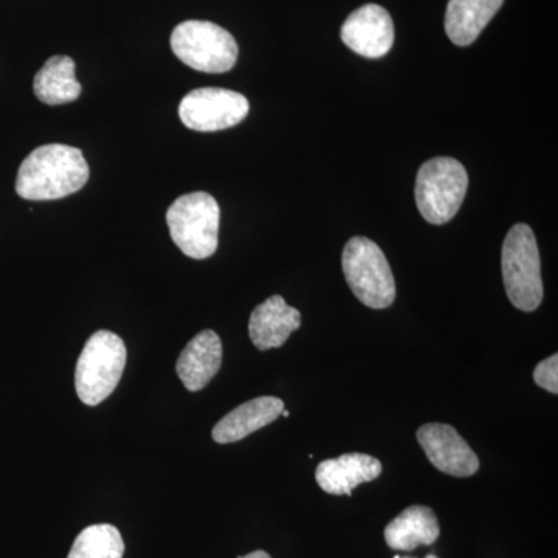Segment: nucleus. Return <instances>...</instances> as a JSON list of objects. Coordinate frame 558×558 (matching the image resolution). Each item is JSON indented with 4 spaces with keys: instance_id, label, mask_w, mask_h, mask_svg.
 I'll list each match as a JSON object with an SVG mask.
<instances>
[{
    "instance_id": "412c9836",
    "label": "nucleus",
    "mask_w": 558,
    "mask_h": 558,
    "mask_svg": "<svg viewBox=\"0 0 558 558\" xmlns=\"http://www.w3.org/2000/svg\"><path fill=\"white\" fill-rule=\"evenodd\" d=\"M281 416L289 417L290 416L289 411L282 410Z\"/></svg>"
},
{
    "instance_id": "dca6fc26",
    "label": "nucleus",
    "mask_w": 558,
    "mask_h": 558,
    "mask_svg": "<svg viewBox=\"0 0 558 558\" xmlns=\"http://www.w3.org/2000/svg\"><path fill=\"white\" fill-rule=\"evenodd\" d=\"M438 517L427 506H411L385 529V539L391 549L414 550L429 546L439 538Z\"/></svg>"
},
{
    "instance_id": "20e7f679",
    "label": "nucleus",
    "mask_w": 558,
    "mask_h": 558,
    "mask_svg": "<svg viewBox=\"0 0 558 558\" xmlns=\"http://www.w3.org/2000/svg\"><path fill=\"white\" fill-rule=\"evenodd\" d=\"M219 220L218 202L204 191L178 197L167 213L172 241L183 255L193 259L215 255L219 244Z\"/></svg>"
},
{
    "instance_id": "423d86ee",
    "label": "nucleus",
    "mask_w": 558,
    "mask_h": 558,
    "mask_svg": "<svg viewBox=\"0 0 558 558\" xmlns=\"http://www.w3.org/2000/svg\"><path fill=\"white\" fill-rule=\"evenodd\" d=\"M469 189V175L462 163L450 157H436L418 168L414 196L422 218L444 226L457 216Z\"/></svg>"
},
{
    "instance_id": "4468645a",
    "label": "nucleus",
    "mask_w": 558,
    "mask_h": 558,
    "mask_svg": "<svg viewBox=\"0 0 558 558\" xmlns=\"http://www.w3.org/2000/svg\"><path fill=\"white\" fill-rule=\"evenodd\" d=\"M282 410L284 402L274 396L248 400L220 418L213 428V439L218 444L238 442L277 421Z\"/></svg>"
},
{
    "instance_id": "f257e3e1",
    "label": "nucleus",
    "mask_w": 558,
    "mask_h": 558,
    "mask_svg": "<svg viewBox=\"0 0 558 558\" xmlns=\"http://www.w3.org/2000/svg\"><path fill=\"white\" fill-rule=\"evenodd\" d=\"M83 150L68 145H44L22 161L16 193L25 201H58L76 193L89 180Z\"/></svg>"
},
{
    "instance_id": "9b49d317",
    "label": "nucleus",
    "mask_w": 558,
    "mask_h": 558,
    "mask_svg": "<svg viewBox=\"0 0 558 558\" xmlns=\"http://www.w3.org/2000/svg\"><path fill=\"white\" fill-rule=\"evenodd\" d=\"M301 314L279 295L270 296L250 315V339L259 351L281 348L300 329Z\"/></svg>"
},
{
    "instance_id": "f03ea898",
    "label": "nucleus",
    "mask_w": 558,
    "mask_h": 558,
    "mask_svg": "<svg viewBox=\"0 0 558 558\" xmlns=\"http://www.w3.org/2000/svg\"><path fill=\"white\" fill-rule=\"evenodd\" d=\"M126 344L110 330H98L84 344L76 363L75 388L81 402L97 407L116 391L126 366Z\"/></svg>"
},
{
    "instance_id": "4be33fe9",
    "label": "nucleus",
    "mask_w": 558,
    "mask_h": 558,
    "mask_svg": "<svg viewBox=\"0 0 558 558\" xmlns=\"http://www.w3.org/2000/svg\"><path fill=\"white\" fill-rule=\"evenodd\" d=\"M425 558H438V557H436L435 554H429V556H427Z\"/></svg>"
},
{
    "instance_id": "5701e85b",
    "label": "nucleus",
    "mask_w": 558,
    "mask_h": 558,
    "mask_svg": "<svg viewBox=\"0 0 558 558\" xmlns=\"http://www.w3.org/2000/svg\"><path fill=\"white\" fill-rule=\"evenodd\" d=\"M400 558H402V557H400ZM403 558H413V557H403Z\"/></svg>"
},
{
    "instance_id": "1a4fd4ad",
    "label": "nucleus",
    "mask_w": 558,
    "mask_h": 558,
    "mask_svg": "<svg viewBox=\"0 0 558 558\" xmlns=\"http://www.w3.org/2000/svg\"><path fill=\"white\" fill-rule=\"evenodd\" d=\"M417 440L439 472L457 478H468L478 472V457L451 425H422L417 429Z\"/></svg>"
},
{
    "instance_id": "2eb2a0df",
    "label": "nucleus",
    "mask_w": 558,
    "mask_h": 558,
    "mask_svg": "<svg viewBox=\"0 0 558 558\" xmlns=\"http://www.w3.org/2000/svg\"><path fill=\"white\" fill-rule=\"evenodd\" d=\"M505 0H450L446 13V32L451 43L468 47L494 20Z\"/></svg>"
},
{
    "instance_id": "39448f33",
    "label": "nucleus",
    "mask_w": 558,
    "mask_h": 558,
    "mask_svg": "<svg viewBox=\"0 0 558 558\" xmlns=\"http://www.w3.org/2000/svg\"><path fill=\"white\" fill-rule=\"evenodd\" d=\"M344 278L352 293L371 310H387L396 300V281L385 253L376 242L354 236L344 245Z\"/></svg>"
},
{
    "instance_id": "6ab92c4d",
    "label": "nucleus",
    "mask_w": 558,
    "mask_h": 558,
    "mask_svg": "<svg viewBox=\"0 0 558 558\" xmlns=\"http://www.w3.org/2000/svg\"><path fill=\"white\" fill-rule=\"evenodd\" d=\"M534 380L539 388L558 395V355H550L549 359L538 363L534 371Z\"/></svg>"
},
{
    "instance_id": "a211bd4d",
    "label": "nucleus",
    "mask_w": 558,
    "mask_h": 558,
    "mask_svg": "<svg viewBox=\"0 0 558 558\" xmlns=\"http://www.w3.org/2000/svg\"><path fill=\"white\" fill-rule=\"evenodd\" d=\"M124 542L112 524H94L76 537L68 558H123Z\"/></svg>"
},
{
    "instance_id": "ddd939ff",
    "label": "nucleus",
    "mask_w": 558,
    "mask_h": 558,
    "mask_svg": "<svg viewBox=\"0 0 558 558\" xmlns=\"http://www.w3.org/2000/svg\"><path fill=\"white\" fill-rule=\"evenodd\" d=\"M381 475L379 459L363 453H348L337 459L319 462L315 470L318 486L330 495H347L360 484L371 483Z\"/></svg>"
},
{
    "instance_id": "aec40b11",
    "label": "nucleus",
    "mask_w": 558,
    "mask_h": 558,
    "mask_svg": "<svg viewBox=\"0 0 558 558\" xmlns=\"http://www.w3.org/2000/svg\"><path fill=\"white\" fill-rule=\"evenodd\" d=\"M240 558H271L269 554L266 553V550H255V553H250L247 556L240 557Z\"/></svg>"
},
{
    "instance_id": "f8f14e48",
    "label": "nucleus",
    "mask_w": 558,
    "mask_h": 558,
    "mask_svg": "<svg viewBox=\"0 0 558 558\" xmlns=\"http://www.w3.org/2000/svg\"><path fill=\"white\" fill-rule=\"evenodd\" d=\"M222 365V341L215 330H202L179 355V379L189 391H201L215 379Z\"/></svg>"
},
{
    "instance_id": "f3484780",
    "label": "nucleus",
    "mask_w": 558,
    "mask_h": 558,
    "mask_svg": "<svg viewBox=\"0 0 558 558\" xmlns=\"http://www.w3.org/2000/svg\"><path fill=\"white\" fill-rule=\"evenodd\" d=\"M33 90L39 101L50 106L78 100L81 84L75 76V61L69 57H51L36 73Z\"/></svg>"
},
{
    "instance_id": "6e6552de",
    "label": "nucleus",
    "mask_w": 558,
    "mask_h": 558,
    "mask_svg": "<svg viewBox=\"0 0 558 558\" xmlns=\"http://www.w3.org/2000/svg\"><path fill=\"white\" fill-rule=\"evenodd\" d=\"M248 100L240 92L204 87L183 98L179 117L189 130L216 132L236 126L248 116Z\"/></svg>"
},
{
    "instance_id": "9d476101",
    "label": "nucleus",
    "mask_w": 558,
    "mask_h": 558,
    "mask_svg": "<svg viewBox=\"0 0 558 558\" xmlns=\"http://www.w3.org/2000/svg\"><path fill=\"white\" fill-rule=\"evenodd\" d=\"M341 40L360 57L377 60L395 44V24L384 7L368 3L349 14L341 27Z\"/></svg>"
},
{
    "instance_id": "7ed1b4c3",
    "label": "nucleus",
    "mask_w": 558,
    "mask_h": 558,
    "mask_svg": "<svg viewBox=\"0 0 558 558\" xmlns=\"http://www.w3.org/2000/svg\"><path fill=\"white\" fill-rule=\"evenodd\" d=\"M506 293L517 310L534 312L543 301L542 263L534 231L526 223L510 229L501 250Z\"/></svg>"
},
{
    "instance_id": "0eeeda50",
    "label": "nucleus",
    "mask_w": 558,
    "mask_h": 558,
    "mask_svg": "<svg viewBox=\"0 0 558 558\" xmlns=\"http://www.w3.org/2000/svg\"><path fill=\"white\" fill-rule=\"evenodd\" d=\"M171 49L189 68L202 73H226L238 61L236 40L208 21H185L172 31Z\"/></svg>"
}]
</instances>
